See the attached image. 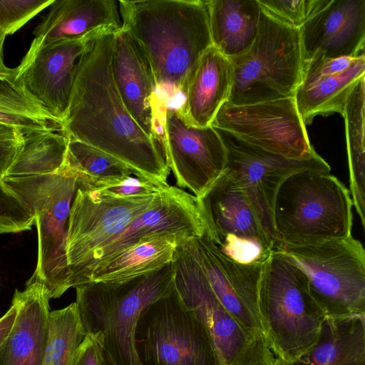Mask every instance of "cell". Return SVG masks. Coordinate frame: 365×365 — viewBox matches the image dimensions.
<instances>
[{
    "label": "cell",
    "instance_id": "cell-4",
    "mask_svg": "<svg viewBox=\"0 0 365 365\" xmlns=\"http://www.w3.org/2000/svg\"><path fill=\"white\" fill-rule=\"evenodd\" d=\"M258 307L270 349L276 358L291 363L314 346L327 318L310 292L306 274L277 251L263 264Z\"/></svg>",
    "mask_w": 365,
    "mask_h": 365
},
{
    "label": "cell",
    "instance_id": "cell-41",
    "mask_svg": "<svg viewBox=\"0 0 365 365\" xmlns=\"http://www.w3.org/2000/svg\"><path fill=\"white\" fill-rule=\"evenodd\" d=\"M6 37L0 34V70H4L6 66L3 61V47Z\"/></svg>",
    "mask_w": 365,
    "mask_h": 365
},
{
    "label": "cell",
    "instance_id": "cell-3",
    "mask_svg": "<svg viewBox=\"0 0 365 365\" xmlns=\"http://www.w3.org/2000/svg\"><path fill=\"white\" fill-rule=\"evenodd\" d=\"M173 262L160 270L120 282H90L76 287L86 334H91L117 365H141L134 334L143 310L175 288Z\"/></svg>",
    "mask_w": 365,
    "mask_h": 365
},
{
    "label": "cell",
    "instance_id": "cell-22",
    "mask_svg": "<svg viewBox=\"0 0 365 365\" xmlns=\"http://www.w3.org/2000/svg\"><path fill=\"white\" fill-rule=\"evenodd\" d=\"M48 14L34 31L30 48L91 38L122 27L118 1L53 0Z\"/></svg>",
    "mask_w": 365,
    "mask_h": 365
},
{
    "label": "cell",
    "instance_id": "cell-28",
    "mask_svg": "<svg viewBox=\"0 0 365 365\" xmlns=\"http://www.w3.org/2000/svg\"><path fill=\"white\" fill-rule=\"evenodd\" d=\"M365 76L358 82L346 103L343 117L349 169L350 194L361 225L365 226Z\"/></svg>",
    "mask_w": 365,
    "mask_h": 365
},
{
    "label": "cell",
    "instance_id": "cell-15",
    "mask_svg": "<svg viewBox=\"0 0 365 365\" xmlns=\"http://www.w3.org/2000/svg\"><path fill=\"white\" fill-rule=\"evenodd\" d=\"M204 234L197 198L182 189L168 185L151 207L88 256L76 273L72 286L76 288L87 283L90 272L97 264L143 240L173 236L185 242Z\"/></svg>",
    "mask_w": 365,
    "mask_h": 365
},
{
    "label": "cell",
    "instance_id": "cell-14",
    "mask_svg": "<svg viewBox=\"0 0 365 365\" xmlns=\"http://www.w3.org/2000/svg\"><path fill=\"white\" fill-rule=\"evenodd\" d=\"M163 190L148 195L123 197L98 190L77 189L66 242L71 287L76 273L88 256L151 207Z\"/></svg>",
    "mask_w": 365,
    "mask_h": 365
},
{
    "label": "cell",
    "instance_id": "cell-13",
    "mask_svg": "<svg viewBox=\"0 0 365 365\" xmlns=\"http://www.w3.org/2000/svg\"><path fill=\"white\" fill-rule=\"evenodd\" d=\"M211 125L288 158L307 160L317 154L294 97L241 106L225 102Z\"/></svg>",
    "mask_w": 365,
    "mask_h": 365
},
{
    "label": "cell",
    "instance_id": "cell-25",
    "mask_svg": "<svg viewBox=\"0 0 365 365\" xmlns=\"http://www.w3.org/2000/svg\"><path fill=\"white\" fill-rule=\"evenodd\" d=\"M212 46L230 59L246 53L259 29L257 0H207Z\"/></svg>",
    "mask_w": 365,
    "mask_h": 365
},
{
    "label": "cell",
    "instance_id": "cell-5",
    "mask_svg": "<svg viewBox=\"0 0 365 365\" xmlns=\"http://www.w3.org/2000/svg\"><path fill=\"white\" fill-rule=\"evenodd\" d=\"M352 207L350 191L330 173L304 170L291 175L274 200V247L309 245L351 236Z\"/></svg>",
    "mask_w": 365,
    "mask_h": 365
},
{
    "label": "cell",
    "instance_id": "cell-39",
    "mask_svg": "<svg viewBox=\"0 0 365 365\" xmlns=\"http://www.w3.org/2000/svg\"><path fill=\"white\" fill-rule=\"evenodd\" d=\"M16 307L11 304L9 309L0 318V346L9 336L14 324Z\"/></svg>",
    "mask_w": 365,
    "mask_h": 365
},
{
    "label": "cell",
    "instance_id": "cell-20",
    "mask_svg": "<svg viewBox=\"0 0 365 365\" xmlns=\"http://www.w3.org/2000/svg\"><path fill=\"white\" fill-rule=\"evenodd\" d=\"M111 70L118 93L128 112L150 137L161 140L156 125L158 86L143 48L125 29L114 33Z\"/></svg>",
    "mask_w": 365,
    "mask_h": 365
},
{
    "label": "cell",
    "instance_id": "cell-19",
    "mask_svg": "<svg viewBox=\"0 0 365 365\" xmlns=\"http://www.w3.org/2000/svg\"><path fill=\"white\" fill-rule=\"evenodd\" d=\"M364 76V53L338 58L317 53L303 62L294 98L304 124L310 125L318 115L343 116L347 100Z\"/></svg>",
    "mask_w": 365,
    "mask_h": 365
},
{
    "label": "cell",
    "instance_id": "cell-33",
    "mask_svg": "<svg viewBox=\"0 0 365 365\" xmlns=\"http://www.w3.org/2000/svg\"><path fill=\"white\" fill-rule=\"evenodd\" d=\"M330 0H257L261 9L283 24L299 29Z\"/></svg>",
    "mask_w": 365,
    "mask_h": 365
},
{
    "label": "cell",
    "instance_id": "cell-27",
    "mask_svg": "<svg viewBox=\"0 0 365 365\" xmlns=\"http://www.w3.org/2000/svg\"><path fill=\"white\" fill-rule=\"evenodd\" d=\"M182 242L173 236L143 240L97 264L87 283L120 282L160 270L173 261L176 247Z\"/></svg>",
    "mask_w": 365,
    "mask_h": 365
},
{
    "label": "cell",
    "instance_id": "cell-16",
    "mask_svg": "<svg viewBox=\"0 0 365 365\" xmlns=\"http://www.w3.org/2000/svg\"><path fill=\"white\" fill-rule=\"evenodd\" d=\"M163 128L165 156L176 187L200 197L225 168L226 149L217 130L189 123L180 107L165 108Z\"/></svg>",
    "mask_w": 365,
    "mask_h": 365
},
{
    "label": "cell",
    "instance_id": "cell-31",
    "mask_svg": "<svg viewBox=\"0 0 365 365\" xmlns=\"http://www.w3.org/2000/svg\"><path fill=\"white\" fill-rule=\"evenodd\" d=\"M21 133L22 148L6 177L34 175L65 163L68 138L63 132L21 129Z\"/></svg>",
    "mask_w": 365,
    "mask_h": 365
},
{
    "label": "cell",
    "instance_id": "cell-11",
    "mask_svg": "<svg viewBox=\"0 0 365 365\" xmlns=\"http://www.w3.org/2000/svg\"><path fill=\"white\" fill-rule=\"evenodd\" d=\"M205 233L219 250L241 264H263L274 244L249 199L225 173L197 198Z\"/></svg>",
    "mask_w": 365,
    "mask_h": 365
},
{
    "label": "cell",
    "instance_id": "cell-29",
    "mask_svg": "<svg viewBox=\"0 0 365 365\" xmlns=\"http://www.w3.org/2000/svg\"><path fill=\"white\" fill-rule=\"evenodd\" d=\"M0 123L21 129L63 132V124L26 90L14 68L0 70Z\"/></svg>",
    "mask_w": 365,
    "mask_h": 365
},
{
    "label": "cell",
    "instance_id": "cell-7",
    "mask_svg": "<svg viewBox=\"0 0 365 365\" xmlns=\"http://www.w3.org/2000/svg\"><path fill=\"white\" fill-rule=\"evenodd\" d=\"M229 60L232 67L229 103L241 106L294 97L302 68L299 31L261 9L258 33L250 48Z\"/></svg>",
    "mask_w": 365,
    "mask_h": 365
},
{
    "label": "cell",
    "instance_id": "cell-8",
    "mask_svg": "<svg viewBox=\"0 0 365 365\" xmlns=\"http://www.w3.org/2000/svg\"><path fill=\"white\" fill-rule=\"evenodd\" d=\"M306 274L327 317L365 316V250L352 235L309 245H277Z\"/></svg>",
    "mask_w": 365,
    "mask_h": 365
},
{
    "label": "cell",
    "instance_id": "cell-38",
    "mask_svg": "<svg viewBox=\"0 0 365 365\" xmlns=\"http://www.w3.org/2000/svg\"><path fill=\"white\" fill-rule=\"evenodd\" d=\"M72 365H102L101 346L91 334H86L75 354Z\"/></svg>",
    "mask_w": 365,
    "mask_h": 365
},
{
    "label": "cell",
    "instance_id": "cell-30",
    "mask_svg": "<svg viewBox=\"0 0 365 365\" xmlns=\"http://www.w3.org/2000/svg\"><path fill=\"white\" fill-rule=\"evenodd\" d=\"M66 165L76 176L78 188L86 190L117 183L133 174L115 158L71 138H68Z\"/></svg>",
    "mask_w": 365,
    "mask_h": 365
},
{
    "label": "cell",
    "instance_id": "cell-36",
    "mask_svg": "<svg viewBox=\"0 0 365 365\" xmlns=\"http://www.w3.org/2000/svg\"><path fill=\"white\" fill-rule=\"evenodd\" d=\"M22 145L21 129L0 123V180L6 178Z\"/></svg>",
    "mask_w": 365,
    "mask_h": 365
},
{
    "label": "cell",
    "instance_id": "cell-21",
    "mask_svg": "<svg viewBox=\"0 0 365 365\" xmlns=\"http://www.w3.org/2000/svg\"><path fill=\"white\" fill-rule=\"evenodd\" d=\"M302 63L314 54L325 58L364 53L365 0H330L299 29Z\"/></svg>",
    "mask_w": 365,
    "mask_h": 365
},
{
    "label": "cell",
    "instance_id": "cell-37",
    "mask_svg": "<svg viewBox=\"0 0 365 365\" xmlns=\"http://www.w3.org/2000/svg\"><path fill=\"white\" fill-rule=\"evenodd\" d=\"M165 187L158 186L148 180L137 177L129 176L117 183L97 190L114 195L135 197L158 192Z\"/></svg>",
    "mask_w": 365,
    "mask_h": 365
},
{
    "label": "cell",
    "instance_id": "cell-34",
    "mask_svg": "<svg viewBox=\"0 0 365 365\" xmlns=\"http://www.w3.org/2000/svg\"><path fill=\"white\" fill-rule=\"evenodd\" d=\"M34 217L25 202L0 180V235L30 230Z\"/></svg>",
    "mask_w": 365,
    "mask_h": 365
},
{
    "label": "cell",
    "instance_id": "cell-2",
    "mask_svg": "<svg viewBox=\"0 0 365 365\" xmlns=\"http://www.w3.org/2000/svg\"><path fill=\"white\" fill-rule=\"evenodd\" d=\"M122 27L139 43L158 89L184 94L198 61L212 46L207 1H118Z\"/></svg>",
    "mask_w": 365,
    "mask_h": 365
},
{
    "label": "cell",
    "instance_id": "cell-12",
    "mask_svg": "<svg viewBox=\"0 0 365 365\" xmlns=\"http://www.w3.org/2000/svg\"><path fill=\"white\" fill-rule=\"evenodd\" d=\"M216 130L226 149L224 172L246 195L262 228L275 245L273 207L281 184L300 171L330 173V166L318 154L307 160L291 159L249 144L225 130Z\"/></svg>",
    "mask_w": 365,
    "mask_h": 365
},
{
    "label": "cell",
    "instance_id": "cell-42",
    "mask_svg": "<svg viewBox=\"0 0 365 365\" xmlns=\"http://www.w3.org/2000/svg\"><path fill=\"white\" fill-rule=\"evenodd\" d=\"M272 365H296L295 363L288 362L280 359L277 358L276 361Z\"/></svg>",
    "mask_w": 365,
    "mask_h": 365
},
{
    "label": "cell",
    "instance_id": "cell-23",
    "mask_svg": "<svg viewBox=\"0 0 365 365\" xmlns=\"http://www.w3.org/2000/svg\"><path fill=\"white\" fill-rule=\"evenodd\" d=\"M49 295L40 282L16 289L12 303L16 316L0 346V365H42L49 317Z\"/></svg>",
    "mask_w": 365,
    "mask_h": 365
},
{
    "label": "cell",
    "instance_id": "cell-9",
    "mask_svg": "<svg viewBox=\"0 0 365 365\" xmlns=\"http://www.w3.org/2000/svg\"><path fill=\"white\" fill-rule=\"evenodd\" d=\"M173 263L175 289L209 331L220 365H272L277 358L267 341L245 331L213 292L191 240L177 246Z\"/></svg>",
    "mask_w": 365,
    "mask_h": 365
},
{
    "label": "cell",
    "instance_id": "cell-18",
    "mask_svg": "<svg viewBox=\"0 0 365 365\" xmlns=\"http://www.w3.org/2000/svg\"><path fill=\"white\" fill-rule=\"evenodd\" d=\"M91 38L29 48L21 63L14 68L17 79L30 95L63 124L69 106L76 64Z\"/></svg>",
    "mask_w": 365,
    "mask_h": 365
},
{
    "label": "cell",
    "instance_id": "cell-26",
    "mask_svg": "<svg viewBox=\"0 0 365 365\" xmlns=\"http://www.w3.org/2000/svg\"><path fill=\"white\" fill-rule=\"evenodd\" d=\"M296 365H365V316L327 317L318 340Z\"/></svg>",
    "mask_w": 365,
    "mask_h": 365
},
{
    "label": "cell",
    "instance_id": "cell-10",
    "mask_svg": "<svg viewBox=\"0 0 365 365\" xmlns=\"http://www.w3.org/2000/svg\"><path fill=\"white\" fill-rule=\"evenodd\" d=\"M134 344L141 365H220L209 331L175 288L143 310Z\"/></svg>",
    "mask_w": 365,
    "mask_h": 365
},
{
    "label": "cell",
    "instance_id": "cell-32",
    "mask_svg": "<svg viewBox=\"0 0 365 365\" xmlns=\"http://www.w3.org/2000/svg\"><path fill=\"white\" fill-rule=\"evenodd\" d=\"M85 336L76 302L50 312L42 365H72Z\"/></svg>",
    "mask_w": 365,
    "mask_h": 365
},
{
    "label": "cell",
    "instance_id": "cell-40",
    "mask_svg": "<svg viewBox=\"0 0 365 365\" xmlns=\"http://www.w3.org/2000/svg\"><path fill=\"white\" fill-rule=\"evenodd\" d=\"M101 349L102 365H117L112 359L110 355L101 346Z\"/></svg>",
    "mask_w": 365,
    "mask_h": 365
},
{
    "label": "cell",
    "instance_id": "cell-24",
    "mask_svg": "<svg viewBox=\"0 0 365 365\" xmlns=\"http://www.w3.org/2000/svg\"><path fill=\"white\" fill-rule=\"evenodd\" d=\"M232 84L230 61L212 46L198 61L184 93L180 109L195 126L211 125L221 106L228 101Z\"/></svg>",
    "mask_w": 365,
    "mask_h": 365
},
{
    "label": "cell",
    "instance_id": "cell-1",
    "mask_svg": "<svg viewBox=\"0 0 365 365\" xmlns=\"http://www.w3.org/2000/svg\"><path fill=\"white\" fill-rule=\"evenodd\" d=\"M114 33L89 39L79 57L63 133L118 160L137 178L167 186L170 170L161 140L141 129L115 86L111 70Z\"/></svg>",
    "mask_w": 365,
    "mask_h": 365
},
{
    "label": "cell",
    "instance_id": "cell-35",
    "mask_svg": "<svg viewBox=\"0 0 365 365\" xmlns=\"http://www.w3.org/2000/svg\"><path fill=\"white\" fill-rule=\"evenodd\" d=\"M53 0H0V34H14Z\"/></svg>",
    "mask_w": 365,
    "mask_h": 365
},
{
    "label": "cell",
    "instance_id": "cell-6",
    "mask_svg": "<svg viewBox=\"0 0 365 365\" xmlns=\"http://www.w3.org/2000/svg\"><path fill=\"white\" fill-rule=\"evenodd\" d=\"M3 181L30 209L37 229L36 267L26 284L40 282L50 299L58 298L71 288L66 242L76 176L65 162L55 170L9 176Z\"/></svg>",
    "mask_w": 365,
    "mask_h": 365
},
{
    "label": "cell",
    "instance_id": "cell-17",
    "mask_svg": "<svg viewBox=\"0 0 365 365\" xmlns=\"http://www.w3.org/2000/svg\"><path fill=\"white\" fill-rule=\"evenodd\" d=\"M191 241L195 256L220 303L250 334L267 341L258 307L264 263L245 264L230 259L205 233Z\"/></svg>",
    "mask_w": 365,
    "mask_h": 365
}]
</instances>
